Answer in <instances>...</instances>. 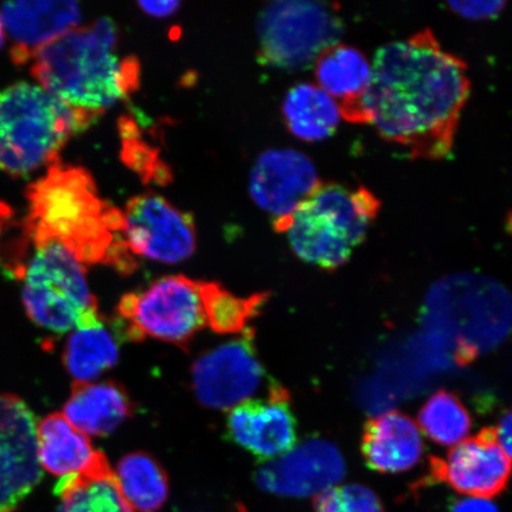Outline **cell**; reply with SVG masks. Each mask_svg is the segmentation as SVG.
Listing matches in <instances>:
<instances>
[{"mask_svg":"<svg viewBox=\"0 0 512 512\" xmlns=\"http://www.w3.org/2000/svg\"><path fill=\"white\" fill-rule=\"evenodd\" d=\"M362 107L366 125L411 158L451 155L470 98L466 63L441 46L430 29L384 44Z\"/></svg>","mask_w":512,"mask_h":512,"instance_id":"obj_1","label":"cell"},{"mask_svg":"<svg viewBox=\"0 0 512 512\" xmlns=\"http://www.w3.org/2000/svg\"><path fill=\"white\" fill-rule=\"evenodd\" d=\"M24 235L56 241L85 266L106 264L131 273L136 261L123 238V211L102 200L89 172L57 162L29 185Z\"/></svg>","mask_w":512,"mask_h":512,"instance_id":"obj_2","label":"cell"},{"mask_svg":"<svg viewBox=\"0 0 512 512\" xmlns=\"http://www.w3.org/2000/svg\"><path fill=\"white\" fill-rule=\"evenodd\" d=\"M117 47L115 24L101 18L38 50L31 60V75L64 104L101 115L139 87L138 60L120 57Z\"/></svg>","mask_w":512,"mask_h":512,"instance_id":"obj_3","label":"cell"},{"mask_svg":"<svg viewBox=\"0 0 512 512\" xmlns=\"http://www.w3.org/2000/svg\"><path fill=\"white\" fill-rule=\"evenodd\" d=\"M99 115L64 104L29 82L6 87L0 91V169L27 177L59 162L63 147Z\"/></svg>","mask_w":512,"mask_h":512,"instance_id":"obj_4","label":"cell"},{"mask_svg":"<svg viewBox=\"0 0 512 512\" xmlns=\"http://www.w3.org/2000/svg\"><path fill=\"white\" fill-rule=\"evenodd\" d=\"M381 201L363 185L322 183L274 228L287 236L300 260L326 271L347 264L379 217Z\"/></svg>","mask_w":512,"mask_h":512,"instance_id":"obj_5","label":"cell"},{"mask_svg":"<svg viewBox=\"0 0 512 512\" xmlns=\"http://www.w3.org/2000/svg\"><path fill=\"white\" fill-rule=\"evenodd\" d=\"M425 322L456 350L460 363L497 347L512 326V298L484 275L456 274L438 281L425 305Z\"/></svg>","mask_w":512,"mask_h":512,"instance_id":"obj_6","label":"cell"},{"mask_svg":"<svg viewBox=\"0 0 512 512\" xmlns=\"http://www.w3.org/2000/svg\"><path fill=\"white\" fill-rule=\"evenodd\" d=\"M21 279L23 304L41 328L64 334L101 322L86 266L56 241L34 242Z\"/></svg>","mask_w":512,"mask_h":512,"instance_id":"obj_7","label":"cell"},{"mask_svg":"<svg viewBox=\"0 0 512 512\" xmlns=\"http://www.w3.org/2000/svg\"><path fill=\"white\" fill-rule=\"evenodd\" d=\"M335 4L284 0L265 5L258 17V59L266 67L298 72L341 43L344 25Z\"/></svg>","mask_w":512,"mask_h":512,"instance_id":"obj_8","label":"cell"},{"mask_svg":"<svg viewBox=\"0 0 512 512\" xmlns=\"http://www.w3.org/2000/svg\"><path fill=\"white\" fill-rule=\"evenodd\" d=\"M126 335L184 347L206 325L201 281L184 275L160 278L144 291L125 294L117 307Z\"/></svg>","mask_w":512,"mask_h":512,"instance_id":"obj_9","label":"cell"},{"mask_svg":"<svg viewBox=\"0 0 512 512\" xmlns=\"http://www.w3.org/2000/svg\"><path fill=\"white\" fill-rule=\"evenodd\" d=\"M192 389L201 405L230 411L258 392L266 374L254 345V331L197 358L191 368Z\"/></svg>","mask_w":512,"mask_h":512,"instance_id":"obj_10","label":"cell"},{"mask_svg":"<svg viewBox=\"0 0 512 512\" xmlns=\"http://www.w3.org/2000/svg\"><path fill=\"white\" fill-rule=\"evenodd\" d=\"M123 216V238L133 256L178 264L194 254V221L162 196L133 197L126 204Z\"/></svg>","mask_w":512,"mask_h":512,"instance_id":"obj_11","label":"cell"},{"mask_svg":"<svg viewBox=\"0 0 512 512\" xmlns=\"http://www.w3.org/2000/svg\"><path fill=\"white\" fill-rule=\"evenodd\" d=\"M42 477L35 415L22 399L0 394V512H15Z\"/></svg>","mask_w":512,"mask_h":512,"instance_id":"obj_12","label":"cell"},{"mask_svg":"<svg viewBox=\"0 0 512 512\" xmlns=\"http://www.w3.org/2000/svg\"><path fill=\"white\" fill-rule=\"evenodd\" d=\"M433 482L445 483L459 494L494 498L507 488L512 462L497 439L495 428H484L462 441L445 458H432Z\"/></svg>","mask_w":512,"mask_h":512,"instance_id":"obj_13","label":"cell"},{"mask_svg":"<svg viewBox=\"0 0 512 512\" xmlns=\"http://www.w3.org/2000/svg\"><path fill=\"white\" fill-rule=\"evenodd\" d=\"M345 475L341 451L324 439H309L256 473V483L268 494L310 497L335 488Z\"/></svg>","mask_w":512,"mask_h":512,"instance_id":"obj_14","label":"cell"},{"mask_svg":"<svg viewBox=\"0 0 512 512\" xmlns=\"http://www.w3.org/2000/svg\"><path fill=\"white\" fill-rule=\"evenodd\" d=\"M227 432L230 440L260 460L284 456L297 443V422L287 390L274 384L267 399L248 400L230 409Z\"/></svg>","mask_w":512,"mask_h":512,"instance_id":"obj_15","label":"cell"},{"mask_svg":"<svg viewBox=\"0 0 512 512\" xmlns=\"http://www.w3.org/2000/svg\"><path fill=\"white\" fill-rule=\"evenodd\" d=\"M320 184L315 163L304 153L275 149L261 153L249 181V192L274 222L290 217Z\"/></svg>","mask_w":512,"mask_h":512,"instance_id":"obj_16","label":"cell"},{"mask_svg":"<svg viewBox=\"0 0 512 512\" xmlns=\"http://www.w3.org/2000/svg\"><path fill=\"white\" fill-rule=\"evenodd\" d=\"M0 17L12 43L11 60L24 66L38 50L76 29L81 9L69 0L4 3Z\"/></svg>","mask_w":512,"mask_h":512,"instance_id":"obj_17","label":"cell"},{"mask_svg":"<svg viewBox=\"0 0 512 512\" xmlns=\"http://www.w3.org/2000/svg\"><path fill=\"white\" fill-rule=\"evenodd\" d=\"M361 451L370 470L401 473L413 469L424 456L420 428L409 416L387 412L364 426Z\"/></svg>","mask_w":512,"mask_h":512,"instance_id":"obj_18","label":"cell"},{"mask_svg":"<svg viewBox=\"0 0 512 512\" xmlns=\"http://www.w3.org/2000/svg\"><path fill=\"white\" fill-rule=\"evenodd\" d=\"M315 74L318 86L336 101L342 119L366 125L362 102L373 78V64L366 54L338 43L318 57Z\"/></svg>","mask_w":512,"mask_h":512,"instance_id":"obj_19","label":"cell"},{"mask_svg":"<svg viewBox=\"0 0 512 512\" xmlns=\"http://www.w3.org/2000/svg\"><path fill=\"white\" fill-rule=\"evenodd\" d=\"M133 413V405L117 382L74 383L63 415L75 430L91 437H105Z\"/></svg>","mask_w":512,"mask_h":512,"instance_id":"obj_20","label":"cell"},{"mask_svg":"<svg viewBox=\"0 0 512 512\" xmlns=\"http://www.w3.org/2000/svg\"><path fill=\"white\" fill-rule=\"evenodd\" d=\"M37 446L42 470L62 478L91 469L105 456L61 413L50 414L37 425Z\"/></svg>","mask_w":512,"mask_h":512,"instance_id":"obj_21","label":"cell"},{"mask_svg":"<svg viewBox=\"0 0 512 512\" xmlns=\"http://www.w3.org/2000/svg\"><path fill=\"white\" fill-rule=\"evenodd\" d=\"M55 494L61 499L57 512H134L105 456L91 469L61 478Z\"/></svg>","mask_w":512,"mask_h":512,"instance_id":"obj_22","label":"cell"},{"mask_svg":"<svg viewBox=\"0 0 512 512\" xmlns=\"http://www.w3.org/2000/svg\"><path fill=\"white\" fill-rule=\"evenodd\" d=\"M283 114L288 130L306 143L329 139L342 120L336 101L312 83H300L288 91Z\"/></svg>","mask_w":512,"mask_h":512,"instance_id":"obj_23","label":"cell"},{"mask_svg":"<svg viewBox=\"0 0 512 512\" xmlns=\"http://www.w3.org/2000/svg\"><path fill=\"white\" fill-rule=\"evenodd\" d=\"M119 360V344L104 319L69 335L63 363L76 383L91 382L110 370Z\"/></svg>","mask_w":512,"mask_h":512,"instance_id":"obj_24","label":"cell"},{"mask_svg":"<svg viewBox=\"0 0 512 512\" xmlns=\"http://www.w3.org/2000/svg\"><path fill=\"white\" fill-rule=\"evenodd\" d=\"M114 475L121 495L134 512H157L168 501V476L150 454H127L120 459Z\"/></svg>","mask_w":512,"mask_h":512,"instance_id":"obj_25","label":"cell"},{"mask_svg":"<svg viewBox=\"0 0 512 512\" xmlns=\"http://www.w3.org/2000/svg\"><path fill=\"white\" fill-rule=\"evenodd\" d=\"M201 292L206 325L221 335L243 334L248 329L249 320L256 316L268 298L266 293L241 298L219 284L206 281H201Z\"/></svg>","mask_w":512,"mask_h":512,"instance_id":"obj_26","label":"cell"},{"mask_svg":"<svg viewBox=\"0 0 512 512\" xmlns=\"http://www.w3.org/2000/svg\"><path fill=\"white\" fill-rule=\"evenodd\" d=\"M419 425L428 438L441 446L462 443L469 435L472 420L456 394L439 390L420 409Z\"/></svg>","mask_w":512,"mask_h":512,"instance_id":"obj_27","label":"cell"},{"mask_svg":"<svg viewBox=\"0 0 512 512\" xmlns=\"http://www.w3.org/2000/svg\"><path fill=\"white\" fill-rule=\"evenodd\" d=\"M315 512H384L380 499L366 486H337L315 498Z\"/></svg>","mask_w":512,"mask_h":512,"instance_id":"obj_28","label":"cell"},{"mask_svg":"<svg viewBox=\"0 0 512 512\" xmlns=\"http://www.w3.org/2000/svg\"><path fill=\"white\" fill-rule=\"evenodd\" d=\"M505 2L497 0H485V2H450L448 8L460 17L469 19V21H486L502 14Z\"/></svg>","mask_w":512,"mask_h":512,"instance_id":"obj_29","label":"cell"},{"mask_svg":"<svg viewBox=\"0 0 512 512\" xmlns=\"http://www.w3.org/2000/svg\"><path fill=\"white\" fill-rule=\"evenodd\" d=\"M450 512H499V510L488 499L473 497L454 502Z\"/></svg>","mask_w":512,"mask_h":512,"instance_id":"obj_30","label":"cell"},{"mask_svg":"<svg viewBox=\"0 0 512 512\" xmlns=\"http://www.w3.org/2000/svg\"><path fill=\"white\" fill-rule=\"evenodd\" d=\"M495 431L499 444L508 454V457L512 459V409L503 415Z\"/></svg>","mask_w":512,"mask_h":512,"instance_id":"obj_31","label":"cell"},{"mask_svg":"<svg viewBox=\"0 0 512 512\" xmlns=\"http://www.w3.org/2000/svg\"><path fill=\"white\" fill-rule=\"evenodd\" d=\"M139 6L147 15L166 18L174 15L181 4L178 2H140Z\"/></svg>","mask_w":512,"mask_h":512,"instance_id":"obj_32","label":"cell"},{"mask_svg":"<svg viewBox=\"0 0 512 512\" xmlns=\"http://www.w3.org/2000/svg\"><path fill=\"white\" fill-rule=\"evenodd\" d=\"M4 42H5V30H4L2 17H0V48L3 47Z\"/></svg>","mask_w":512,"mask_h":512,"instance_id":"obj_33","label":"cell"}]
</instances>
